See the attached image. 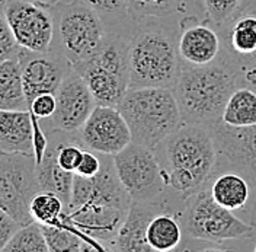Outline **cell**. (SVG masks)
<instances>
[{
  "mask_svg": "<svg viewBox=\"0 0 256 252\" xmlns=\"http://www.w3.org/2000/svg\"><path fill=\"white\" fill-rule=\"evenodd\" d=\"M19 50L20 47H19L14 31L8 22L4 11H0V63L16 57Z\"/></svg>",
  "mask_w": 256,
  "mask_h": 252,
  "instance_id": "29",
  "label": "cell"
},
{
  "mask_svg": "<svg viewBox=\"0 0 256 252\" xmlns=\"http://www.w3.org/2000/svg\"><path fill=\"white\" fill-rule=\"evenodd\" d=\"M164 178L170 189L184 201L212 178L218 152L210 128L184 124L156 149Z\"/></svg>",
  "mask_w": 256,
  "mask_h": 252,
  "instance_id": "1",
  "label": "cell"
},
{
  "mask_svg": "<svg viewBox=\"0 0 256 252\" xmlns=\"http://www.w3.org/2000/svg\"><path fill=\"white\" fill-rule=\"evenodd\" d=\"M84 79L94 95L96 105L118 107L130 88V79L90 60L73 67Z\"/></svg>",
  "mask_w": 256,
  "mask_h": 252,
  "instance_id": "17",
  "label": "cell"
},
{
  "mask_svg": "<svg viewBox=\"0 0 256 252\" xmlns=\"http://www.w3.org/2000/svg\"><path fill=\"white\" fill-rule=\"evenodd\" d=\"M51 11L54 38L50 51L64 57L72 67L92 57L108 32L100 16L80 0H62Z\"/></svg>",
  "mask_w": 256,
  "mask_h": 252,
  "instance_id": "5",
  "label": "cell"
},
{
  "mask_svg": "<svg viewBox=\"0 0 256 252\" xmlns=\"http://www.w3.org/2000/svg\"><path fill=\"white\" fill-rule=\"evenodd\" d=\"M240 82L243 83V86H249L256 92V67L244 70L240 75Z\"/></svg>",
  "mask_w": 256,
  "mask_h": 252,
  "instance_id": "33",
  "label": "cell"
},
{
  "mask_svg": "<svg viewBox=\"0 0 256 252\" xmlns=\"http://www.w3.org/2000/svg\"><path fill=\"white\" fill-rule=\"evenodd\" d=\"M41 185L34 153L0 152V207L22 226L34 221L31 201Z\"/></svg>",
  "mask_w": 256,
  "mask_h": 252,
  "instance_id": "8",
  "label": "cell"
},
{
  "mask_svg": "<svg viewBox=\"0 0 256 252\" xmlns=\"http://www.w3.org/2000/svg\"><path fill=\"white\" fill-rule=\"evenodd\" d=\"M116 108L127 121L132 142L150 149L184 126L175 94L168 88H128Z\"/></svg>",
  "mask_w": 256,
  "mask_h": 252,
  "instance_id": "4",
  "label": "cell"
},
{
  "mask_svg": "<svg viewBox=\"0 0 256 252\" xmlns=\"http://www.w3.org/2000/svg\"><path fill=\"white\" fill-rule=\"evenodd\" d=\"M4 251L9 252H48V245L40 223L32 221L22 226L10 242L6 245Z\"/></svg>",
  "mask_w": 256,
  "mask_h": 252,
  "instance_id": "27",
  "label": "cell"
},
{
  "mask_svg": "<svg viewBox=\"0 0 256 252\" xmlns=\"http://www.w3.org/2000/svg\"><path fill=\"white\" fill-rule=\"evenodd\" d=\"M222 57L242 75L256 67V0L222 28Z\"/></svg>",
  "mask_w": 256,
  "mask_h": 252,
  "instance_id": "14",
  "label": "cell"
},
{
  "mask_svg": "<svg viewBox=\"0 0 256 252\" xmlns=\"http://www.w3.org/2000/svg\"><path fill=\"white\" fill-rule=\"evenodd\" d=\"M254 0H202L206 21L217 30L243 12Z\"/></svg>",
  "mask_w": 256,
  "mask_h": 252,
  "instance_id": "26",
  "label": "cell"
},
{
  "mask_svg": "<svg viewBox=\"0 0 256 252\" xmlns=\"http://www.w3.org/2000/svg\"><path fill=\"white\" fill-rule=\"evenodd\" d=\"M169 210L166 201H134L130 205L127 216L122 221L116 236L110 246V251L118 252H150L146 240L147 227L152 219L160 213Z\"/></svg>",
  "mask_w": 256,
  "mask_h": 252,
  "instance_id": "16",
  "label": "cell"
},
{
  "mask_svg": "<svg viewBox=\"0 0 256 252\" xmlns=\"http://www.w3.org/2000/svg\"><path fill=\"white\" fill-rule=\"evenodd\" d=\"M182 0H128V15L134 22L163 19L180 11Z\"/></svg>",
  "mask_w": 256,
  "mask_h": 252,
  "instance_id": "24",
  "label": "cell"
},
{
  "mask_svg": "<svg viewBox=\"0 0 256 252\" xmlns=\"http://www.w3.org/2000/svg\"><path fill=\"white\" fill-rule=\"evenodd\" d=\"M222 121L234 127L256 124V92L249 86L238 88L228 98Z\"/></svg>",
  "mask_w": 256,
  "mask_h": 252,
  "instance_id": "23",
  "label": "cell"
},
{
  "mask_svg": "<svg viewBox=\"0 0 256 252\" xmlns=\"http://www.w3.org/2000/svg\"><path fill=\"white\" fill-rule=\"evenodd\" d=\"M222 50V37L216 27L207 21L198 22L195 18L180 21L178 53L182 67H204L214 63L220 59Z\"/></svg>",
  "mask_w": 256,
  "mask_h": 252,
  "instance_id": "15",
  "label": "cell"
},
{
  "mask_svg": "<svg viewBox=\"0 0 256 252\" xmlns=\"http://www.w3.org/2000/svg\"><path fill=\"white\" fill-rule=\"evenodd\" d=\"M30 111L0 110V152L34 153Z\"/></svg>",
  "mask_w": 256,
  "mask_h": 252,
  "instance_id": "18",
  "label": "cell"
},
{
  "mask_svg": "<svg viewBox=\"0 0 256 252\" xmlns=\"http://www.w3.org/2000/svg\"><path fill=\"white\" fill-rule=\"evenodd\" d=\"M131 32L128 44L130 88L174 89L182 64L178 53V34L160 19H147Z\"/></svg>",
  "mask_w": 256,
  "mask_h": 252,
  "instance_id": "3",
  "label": "cell"
},
{
  "mask_svg": "<svg viewBox=\"0 0 256 252\" xmlns=\"http://www.w3.org/2000/svg\"><path fill=\"white\" fill-rule=\"evenodd\" d=\"M9 0H0V11H4V6Z\"/></svg>",
  "mask_w": 256,
  "mask_h": 252,
  "instance_id": "36",
  "label": "cell"
},
{
  "mask_svg": "<svg viewBox=\"0 0 256 252\" xmlns=\"http://www.w3.org/2000/svg\"><path fill=\"white\" fill-rule=\"evenodd\" d=\"M94 9L104 21L108 31H118L116 28L128 15V0H80Z\"/></svg>",
  "mask_w": 256,
  "mask_h": 252,
  "instance_id": "28",
  "label": "cell"
},
{
  "mask_svg": "<svg viewBox=\"0 0 256 252\" xmlns=\"http://www.w3.org/2000/svg\"><path fill=\"white\" fill-rule=\"evenodd\" d=\"M100 168H102L100 153H96V152H92L89 149H84L82 162H80V165L78 166L74 173L80 175V176H84V178H92L100 171Z\"/></svg>",
  "mask_w": 256,
  "mask_h": 252,
  "instance_id": "32",
  "label": "cell"
},
{
  "mask_svg": "<svg viewBox=\"0 0 256 252\" xmlns=\"http://www.w3.org/2000/svg\"><path fill=\"white\" fill-rule=\"evenodd\" d=\"M36 2H38V3H41V5H44V6L51 8V6H54V5L60 3L62 0H36Z\"/></svg>",
  "mask_w": 256,
  "mask_h": 252,
  "instance_id": "34",
  "label": "cell"
},
{
  "mask_svg": "<svg viewBox=\"0 0 256 252\" xmlns=\"http://www.w3.org/2000/svg\"><path fill=\"white\" fill-rule=\"evenodd\" d=\"M250 224L256 229V200L254 203V207H252V211H250Z\"/></svg>",
  "mask_w": 256,
  "mask_h": 252,
  "instance_id": "35",
  "label": "cell"
},
{
  "mask_svg": "<svg viewBox=\"0 0 256 252\" xmlns=\"http://www.w3.org/2000/svg\"><path fill=\"white\" fill-rule=\"evenodd\" d=\"M18 59L20 63L28 107L36 95L44 92L56 94L64 76L72 69V64L54 51L41 53L20 47Z\"/></svg>",
  "mask_w": 256,
  "mask_h": 252,
  "instance_id": "13",
  "label": "cell"
},
{
  "mask_svg": "<svg viewBox=\"0 0 256 252\" xmlns=\"http://www.w3.org/2000/svg\"><path fill=\"white\" fill-rule=\"evenodd\" d=\"M112 158L122 185L134 201L163 200L166 178L154 149L131 142Z\"/></svg>",
  "mask_w": 256,
  "mask_h": 252,
  "instance_id": "7",
  "label": "cell"
},
{
  "mask_svg": "<svg viewBox=\"0 0 256 252\" xmlns=\"http://www.w3.org/2000/svg\"><path fill=\"white\" fill-rule=\"evenodd\" d=\"M182 224L179 217L166 211L158 213L147 227L146 240L152 251L170 252L179 248L182 242Z\"/></svg>",
  "mask_w": 256,
  "mask_h": 252,
  "instance_id": "22",
  "label": "cell"
},
{
  "mask_svg": "<svg viewBox=\"0 0 256 252\" xmlns=\"http://www.w3.org/2000/svg\"><path fill=\"white\" fill-rule=\"evenodd\" d=\"M57 107V101H56V94L51 92H44V94L36 95L31 102L28 111L31 114L32 118H36L40 121H44L52 117V114L56 112Z\"/></svg>",
  "mask_w": 256,
  "mask_h": 252,
  "instance_id": "30",
  "label": "cell"
},
{
  "mask_svg": "<svg viewBox=\"0 0 256 252\" xmlns=\"http://www.w3.org/2000/svg\"><path fill=\"white\" fill-rule=\"evenodd\" d=\"M210 191L217 204L230 211H236L248 204L250 184L238 172H226L212 178Z\"/></svg>",
  "mask_w": 256,
  "mask_h": 252,
  "instance_id": "20",
  "label": "cell"
},
{
  "mask_svg": "<svg viewBox=\"0 0 256 252\" xmlns=\"http://www.w3.org/2000/svg\"><path fill=\"white\" fill-rule=\"evenodd\" d=\"M47 134V150H46L42 160L36 165V178L41 185V189L57 194L67 207L70 197H72L74 172L64 171L58 165V162H57V136L54 131H50Z\"/></svg>",
  "mask_w": 256,
  "mask_h": 252,
  "instance_id": "19",
  "label": "cell"
},
{
  "mask_svg": "<svg viewBox=\"0 0 256 252\" xmlns=\"http://www.w3.org/2000/svg\"><path fill=\"white\" fill-rule=\"evenodd\" d=\"M208 128L218 155L256 188V124L234 127L220 120Z\"/></svg>",
  "mask_w": 256,
  "mask_h": 252,
  "instance_id": "12",
  "label": "cell"
},
{
  "mask_svg": "<svg viewBox=\"0 0 256 252\" xmlns=\"http://www.w3.org/2000/svg\"><path fill=\"white\" fill-rule=\"evenodd\" d=\"M0 110L28 111L18 56L0 63Z\"/></svg>",
  "mask_w": 256,
  "mask_h": 252,
  "instance_id": "21",
  "label": "cell"
},
{
  "mask_svg": "<svg viewBox=\"0 0 256 252\" xmlns=\"http://www.w3.org/2000/svg\"><path fill=\"white\" fill-rule=\"evenodd\" d=\"M57 107L51 118L41 121L42 128L48 131L78 133L90 112L96 101L84 79L72 67L56 92Z\"/></svg>",
  "mask_w": 256,
  "mask_h": 252,
  "instance_id": "10",
  "label": "cell"
},
{
  "mask_svg": "<svg viewBox=\"0 0 256 252\" xmlns=\"http://www.w3.org/2000/svg\"><path fill=\"white\" fill-rule=\"evenodd\" d=\"M30 210L34 221L40 224H56L62 219L66 204L57 194L41 189L32 198Z\"/></svg>",
  "mask_w": 256,
  "mask_h": 252,
  "instance_id": "25",
  "label": "cell"
},
{
  "mask_svg": "<svg viewBox=\"0 0 256 252\" xmlns=\"http://www.w3.org/2000/svg\"><path fill=\"white\" fill-rule=\"evenodd\" d=\"M254 251H255V252H256V245H255V246H254Z\"/></svg>",
  "mask_w": 256,
  "mask_h": 252,
  "instance_id": "37",
  "label": "cell"
},
{
  "mask_svg": "<svg viewBox=\"0 0 256 252\" xmlns=\"http://www.w3.org/2000/svg\"><path fill=\"white\" fill-rule=\"evenodd\" d=\"M179 221L184 233L191 239L207 243H223L254 236L256 229L233 211L217 204L211 195L210 182L191 194L182 204Z\"/></svg>",
  "mask_w": 256,
  "mask_h": 252,
  "instance_id": "6",
  "label": "cell"
},
{
  "mask_svg": "<svg viewBox=\"0 0 256 252\" xmlns=\"http://www.w3.org/2000/svg\"><path fill=\"white\" fill-rule=\"evenodd\" d=\"M76 137L84 149L110 156L116 155L132 142L122 114L116 107L108 105H96Z\"/></svg>",
  "mask_w": 256,
  "mask_h": 252,
  "instance_id": "11",
  "label": "cell"
},
{
  "mask_svg": "<svg viewBox=\"0 0 256 252\" xmlns=\"http://www.w3.org/2000/svg\"><path fill=\"white\" fill-rule=\"evenodd\" d=\"M4 15L19 47L31 51H50L54 38V16L51 8L36 0H9Z\"/></svg>",
  "mask_w": 256,
  "mask_h": 252,
  "instance_id": "9",
  "label": "cell"
},
{
  "mask_svg": "<svg viewBox=\"0 0 256 252\" xmlns=\"http://www.w3.org/2000/svg\"><path fill=\"white\" fill-rule=\"evenodd\" d=\"M20 227L22 224L0 207V251H4L6 245L10 242V239L15 236V233Z\"/></svg>",
  "mask_w": 256,
  "mask_h": 252,
  "instance_id": "31",
  "label": "cell"
},
{
  "mask_svg": "<svg viewBox=\"0 0 256 252\" xmlns=\"http://www.w3.org/2000/svg\"><path fill=\"white\" fill-rule=\"evenodd\" d=\"M240 75L220 56L204 67H182L174 86L184 124L211 126L222 120L226 104L239 88Z\"/></svg>",
  "mask_w": 256,
  "mask_h": 252,
  "instance_id": "2",
  "label": "cell"
}]
</instances>
